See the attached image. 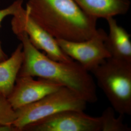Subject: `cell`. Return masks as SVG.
Returning <instances> with one entry per match:
<instances>
[{"mask_svg":"<svg viewBox=\"0 0 131 131\" xmlns=\"http://www.w3.org/2000/svg\"><path fill=\"white\" fill-rule=\"evenodd\" d=\"M17 36L22 44L24 55L18 77H38L49 80L73 90L88 103L97 101L93 77L77 62L52 60L33 46L26 33H19Z\"/></svg>","mask_w":131,"mask_h":131,"instance_id":"cell-1","label":"cell"},{"mask_svg":"<svg viewBox=\"0 0 131 131\" xmlns=\"http://www.w3.org/2000/svg\"><path fill=\"white\" fill-rule=\"evenodd\" d=\"M25 9L33 20L56 39L82 41L96 33L97 19L74 0H28Z\"/></svg>","mask_w":131,"mask_h":131,"instance_id":"cell-2","label":"cell"},{"mask_svg":"<svg viewBox=\"0 0 131 131\" xmlns=\"http://www.w3.org/2000/svg\"><path fill=\"white\" fill-rule=\"evenodd\" d=\"M99 86L119 115L131 114V63L109 58L92 70Z\"/></svg>","mask_w":131,"mask_h":131,"instance_id":"cell-3","label":"cell"},{"mask_svg":"<svg viewBox=\"0 0 131 131\" xmlns=\"http://www.w3.org/2000/svg\"><path fill=\"white\" fill-rule=\"evenodd\" d=\"M87 102L73 90L62 86L38 101L16 110L13 125L18 131L25 127L57 113L66 110L84 111Z\"/></svg>","mask_w":131,"mask_h":131,"instance_id":"cell-4","label":"cell"},{"mask_svg":"<svg viewBox=\"0 0 131 131\" xmlns=\"http://www.w3.org/2000/svg\"><path fill=\"white\" fill-rule=\"evenodd\" d=\"M11 28L16 35L21 32L26 33L33 46L38 50L45 52L46 55L52 60L63 62L74 61L62 50L56 38L30 17L23 6L13 16Z\"/></svg>","mask_w":131,"mask_h":131,"instance_id":"cell-5","label":"cell"},{"mask_svg":"<svg viewBox=\"0 0 131 131\" xmlns=\"http://www.w3.org/2000/svg\"><path fill=\"white\" fill-rule=\"evenodd\" d=\"M107 34L102 29H97L93 37L82 41L56 39L66 54L75 60L89 72L111 56L105 45Z\"/></svg>","mask_w":131,"mask_h":131,"instance_id":"cell-6","label":"cell"},{"mask_svg":"<svg viewBox=\"0 0 131 131\" xmlns=\"http://www.w3.org/2000/svg\"><path fill=\"white\" fill-rule=\"evenodd\" d=\"M100 116L94 117L82 111L57 113L25 127L26 131H101Z\"/></svg>","mask_w":131,"mask_h":131,"instance_id":"cell-7","label":"cell"},{"mask_svg":"<svg viewBox=\"0 0 131 131\" xmlns=\"http://www.w3.org/2000/svg\"><path fill=\"white\" fill-rule=\"evenodd\" d=\"M63 85L49 80L31 76L18 77L8 100L15 110L35 103Z\"/></svg>","mask_w":131,"mask_h":131,"instance_id":"cell-8","label":"cell"},{"mask_svg":"<svg viewBox=\"0 0 131 131\" xmlns=\"http://www.w3.org/2000/svg\"><path fill=\"white\" fill-rule=\"evenodd\" d=\"M109 33L107 34L105 45L111 57L131 63V35L119 26L114 17L106 19Z\"/></svg>","mask_w":131,"mask_h":131,"instance_id":"cell-9","label":"cell"},{"mask_svg":"<svg viewBox=\"0 0 131 131\" xmlns=\"http://www.w3.org/2000/svg\"><path fill=\"white\" fill-rule=\"evenodd\" d=\"M74 1L84 13L97 19L126 14L131 7L130 0Z\"/></svg>","mask_w":131,"mask_h":131,"instance_id":"cell-10","label":"cell"},{"mask_svg":"<svg viewBox=\"0 0 131 131\" xmlns=\"http://www.w3.org/2000/svg\"><path fill=\"white\" fill-rule=\"evenodd\" d=\"M23 58V46L20 43L10 57L0 62V92L6 97L14 88Z\"/></svg>","mask_w":131,"mask_h":131,"instance_id":"cell-11","label":"cell"},{"mask_svg":"<svg viewBox=\"0 0 131 131\" xmlns=\"http://www.w3.org/2000/svg\"><path fill=\"white\" fill-rule=\"evenodd\" d=\"M112 107L106 108L100 116L102 122L101 131H130L129 128L123 122V115L117 117Z\"/></svg>","mask_w":131,"mask_h":131,"instance_id":"cell-12","label":"cell"},{"mask_svg":"<svg viewBox=\"0 0 131 131\" xmlns=\"http://www.w3.org/2000/svg\"><path fill=\"white\" fill-rule=\"evenodd\" d=\"M16 117V110L7 97L0 92V124L13 125Z\"/></svg>","mask_w":131,"mask_h":131,"instance_id":"cell-13","label":"cell"},{"mask_svg":"<svg viewBox=\"0 0 131 131\" xmlns=\"http://www.w3.org/2000/svg\"><path fill=\"white\" fill-rule=\"evenodd\" d=\"M23 0H16L7 7L0 10V27L1 24L5 17L8 16H13L18 10L23 6ZM8 57L2 49L0 42V62L7 59Z\"/></svg>","mask_w":131,"mask_h":131,"instance_id":"cell-14","label":"cell"},{"mask_svg":"<svg viewBox=\"0 0 131 131\" xmlns=\"http://www.w3.org/2000/svg\"><path fill=\"white\" fill-rule=\"evenodd\" d=\"M0 131H18L13 125L0 124Z\"/></svg>","mask_w":131,"mask_h":131,"instance_id":"cell-15","label":"cell"}]
</instances>
